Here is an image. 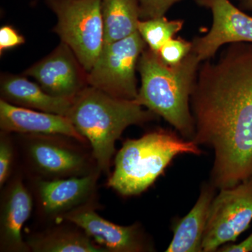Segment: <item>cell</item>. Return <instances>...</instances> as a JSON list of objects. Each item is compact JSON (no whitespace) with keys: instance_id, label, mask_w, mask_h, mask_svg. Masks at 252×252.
I'll list each match as a JSON object with an SVG mask.
<instances>
[{"instance_id":"obj_12","label":"cell","mask_w":252,"mask_h":252,"mask_svg":"<svg viewBox=\"0 0 252 252\" xmlns=\"http://www.w3.org/2000/svg\"><path fill=\"white\" fill-rule=\"evenodd\" d=\"M0 90L1 99L9 103L64 117L69 114L74 100L51 95L37 83L23 75L1 76Z\"/></svg>"},{"instance_id":"obj_22","label":"cell","mask_w":252,"mask_h":252,"mask_svg":"<svg viewBox=\"0 0 252 252\" xmlns=\"http://www.w3.org/2000/svg\"><path fill=\"white\" fill-rule=\"evenodd\" d=\"M13 149L6 136H1L0 141V186L2 187L7 180L12 162Z\"/></svg>"},{"instance_id":"obj_13","label":"cell","mask_w":252,"mask_h":252,"mask_svg":"<svg viewBox=\"0 0 252 252\" xmlns=\"http://www.w3.org/2000/svg\"><path fill=\"white\" fill-rule=\"evenodd\" d=\"M32 209V201L22 181L11 184L1 205L0 234L1 249L9 252H28L27 244L23 240L21 230Z\"/></svg>"},{"instance_id":"obj_19","label":"cell","mask_w":252,"mask_h":252,"mask_svg":"<svg viewBox=\"0 0 252 252\" xmlns=\"http://www.w3.org/2000/svg\"><path fill=\"white\" fill-rule=\"evenodd\" d=\"M182 20L167 19L165 16L153 19L140 20L137 31L149 49L158 53L165 43L171 39L183 27Z\"/></svg>"},{"instance_id":"obj_14","label":"cell","mask_w":252,"mask_h":252,"mask_svg":"<svg viewBox=\"0 0 252 252\" xmlns=\"http://www.w3.org/2000/svg\"><path fill=\"white\" fill-rule=\"evenodd\" d=\"M216 189L210 182L204 184L193 208L176 223L173 238L165 252H203L202 244L207 215Z\"/></svg>"},{"instance_id":"obj_23","label":"cell","mask_w":252,"mask_h":252,"mask_svg":"<svg viewBox=\"0 0 252 252\" xmlns=\"http://www.w3.org/2000/svg\"><path fill=\"white\" fill-rule=\"evenodd\" d=\"M26 42L24 36L11 26H4L0 28V54H2L16 46L22 45Z\"/></svg>"},{"instance_id":"obj_9","label":"cell","mask_w":252,"mask_h":252,"mask_svg":"<svg viewBox=\"0 0 252 252\" xmlns=\"http://www.w3.org/2000/svg\"><path fill=\"white\" fill-rule=\"evenodd\" d=\"M24 74L33 78L48 94L63 98L74 99L89 86L88 72L72 50L62 41Z\"/></svg>"},{"instance_id":"obj_3","label":"cell","mask_w":252,"mask_h":252,"mask_svg":"<svg viewBox=\"0 0 252 252\" xmlns=\"http://www.w3.org/2000/svg\"><path fill=\"white\" fill-rule=\"evenodd\" d=\"M154 115L135 99L118 98L89 85L74 97L67 117L90 142L99 170L107 172L124 131L152 120Z\"/></svg>"},{"instance_id":"obj_2","label":"cell","mask_w":252,"mask_h":252,"mask_svg":"<svg viewBox=\"0 0 252 252\" xmlns=\"http://www.w3.org/2000/svg\"><path fill=\"white\" fill-rule=\"evenodd\" d=\"M201 63L190 51L179 64H169L146 48L137 64L141 86L135 100L163 118L186 140H192L195 132L190 96Z\"/></svg>"},{"instance_id":"obj_10","label":"cell","mask_w":252,"mask_h":252,"mask_svg":"<svg viewBox=\"0 0 252 252\" xmlns=\"http://www.w3.org/2000/svg\"><path fill=\"white\" fill-rule=\"evenodd\" d=\"M64 217L81 228L107 252H142L154 250L138 225L115 224L104 220L90 207H79L68 212Z\"/></svg>"},{"instance_id":"obj_20","label":"cell","mask_w":252,"mask_h":252,"mask_svg":"<svg viewBox=\"0 0 252 252\" xmlns=\"http://www.w3.org/2000/svg\"><path fill=\"white\" fill-rule=\"evenodd\" d=\"M192 50V42L182 39L172 38L160 48L158 54L164 62L177 64L182 62Z\"/></svg>"},{"instance_id":"obj_24","label":"cell","mask_w":252,"mask_h":252,"mask_svg":"<svg viewBox=\"0 0 252 252\" xmlns=\"http://www.w3.org/2000/svg\"><path fill=\"white\" fill-rule=\"evenodd\" d=\"M220 252H252V234L239 244H227L219 249Z\"/></svg>"},{"instance_id":"obj_6","label":"cell","mask_w":252,"mask_h":252,"mask_svg":"<svg viewBox=\"0 0 252 252\" xmlns=\"http://www.w3.org/2000/svg\"><path fill=\"white\" fill-rule=\"evenodd\" d=\"M146 48L147 44L138 31L104 44L98 59L88 72V84L118 98L136 99L139 91L136 69Z\"/></svg>"},{"instance_id":"obj_15","label":"cell","mask_w":252,"mask_h":252,"mask_svg":"<svg viewBox=\"0 0 252 252\" xmlns=\"http://www.w3.org/2000/svg\"><path fill=\"white\" fill-rule=\"evenodd\" d=\"M97 177V173H91L81 177L41 181L39 193L44 211L55 215L79 205L93 191Z\"/></svg>"},{"instance_id":"obj_4","label":"cell","mask_w":252,"mask_h":252,"mask_svg":"<svg viewBox=\"0 0 252 252\" xmlns=\"http://www.w3.org/2000/svg\"><path fill=\"white\" fill-rule=\"evenodd\" d=\"M202 153L193 141L181 138L171 131L149 132L124 142L116 156L108 186L124 196L139 195L153 185L177 156Z\"/></svg>"},{"instance_id":"obj_1","label":"cell","mask_w":252,"mask_h":252,"mask_svg":"<svg viewBox=\"0 0 252 252\" xmlns=\"http://www.w3.org/2000/svg\"><path fill=\"white\" fill-rule=\"evenodd\" d=\"M203 62L190 96L192 141L213 151L210 183L220 190L252 176V43Z\"/></svg>"},{"instance_id":"obj_21","label":"cell","mask_w":252,"mask_h":252,"mask_svg":"<svg viewBox=\"0 0 252 252\" xmlns=\"http://www.w3.org/2000/svg\"><path fill=\"white\" fill-rule=\"evenodd\" d=\"M182 0H139L140 19H153L165 16L173 5Z\"/></svg>"},{"instance_id":"obj_16","label":"cell","mask_w":252,"mask_h":252,"mask_svg":"<svg viewBox=\"0 0 252 252\" xmlns=\"http://www.w3.org/2000/svg\"><path fill=\"white\" fill-rule=\"evenodd\" d=\"M28 151L36 168L46 175H77L86 166L85 158L81 154L46 139L32 141Z\"/></svg>"},{"instance_id":"obj_11","label":"cell","mask_w":252,"mask_h":252,"mask_svg":"<svg viewBox=\"0 0 252 252\" xmlns=\"http://www.w3.org/2000/svg\"><path fill=\"white\" fill-rule=\"evenodd\" d=\"M0 127L4 132L61 135L72 137L79 142L85 140L67 117L19 107L1 98Z\"/></svg>"},{"instance_id":"obj_18","label":"cell","mask_w":252,"mask_h":252,"mask_svg":"<svg viewBox=\"0 0 252 252\" xmlns=\"http://www.w3.org/2000/svg\"><path fill=\"white\" fill-rule=\"evenodd\" d=\"M30 250L35 252H106L87 235L71 231H54L30 239Z\"/></svg>"},{"instance_id":"obj_7","label":"cell","mask_w":252,"mask_h":252,"mask_svg":"<svg viewBox=\"0 0 252 252\" xmlns=\"http://www.w3.org/2000/svg\"><path fill=\"white\" fill-rule=\"evenodd\" d=\"M252 221V176L215 195L207 215L203 252H217L234 243Z\"/></svg>"},{"instance_id":"obj_17","label":"cell","mask_w":252,"mask_h":252,"mask_svg":"<svg viewBox=\"0 0 252 252\" xmlns=\"http://www.w3.org/2000/svg\"><path fill=\"white\" fill-rule=\"evenodd\" d=\"M104 44L120 40L137 31L139 0H101Z\"/></svg>"},{"instance_id":"obj_8","label":"cell","mask_w":252,"mask_h":252,"mask_svg":"<svg viewBox=\"0 0 252 252\" xmlns=\"http://www.w3.org/2000/svg\"><path fill=\"white\" fill-rule=\"evenodd\" d=\"M211 10L213 22L205 36L192 41V50L201 62L213 59L221 46L233 43H252V17L229 0H196Z\"/></svg>"},{"instance_id":"obj_5","label":"cell","mask_w":252,"mask_h":252,"mask_svg":"<svg viewBox=\"0 0 252 252\" xmlns=\"http://www.w3.org/2000/svg\"><path fill=\"white\" fill-rule=\"evenodd\" d=\"M57 16L54 31L90 72L104 44L101 0H46Z\"/></svg>"},{"instance_id":"obj_25","label":"cell","mask_w":252,"mask_h":252,"mask_svg":"<svg viewBox=\"0 0 252 252\" xmlns=\"http://www.w3.org/2000/svg\"><path fill=\"white\" fill-rule=\"evenodd\" d=\"M247 1H249V2H250V4H252V0H247Z\"/></svg>"}]
</instances>
